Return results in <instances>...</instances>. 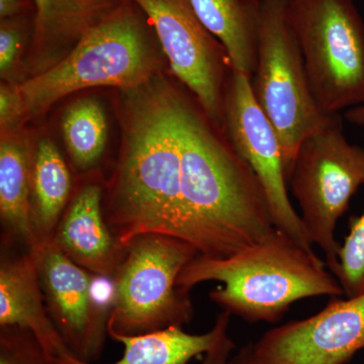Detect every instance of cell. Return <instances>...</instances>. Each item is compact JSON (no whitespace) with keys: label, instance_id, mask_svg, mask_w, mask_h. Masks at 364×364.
<instances>
[{"label":"cell","instance_id":"cell-1","mask_svg":"<svg viewBox=\"0 0 364 364\" xmlns=\"http://www.w3.org/2000/svg\"><path fill=\"white\" fill-rule=\"evenodd\" d=\"M176 111L184 241L223 259L272 236L262 186L224 127L179 87Z\"/></svg>","mask_w":364,"mask_h":364},{"label":"cell","instance_id":"cell-2","mask_svg":"<svg viewBox=\"0 0 364 364\" xmlns=\"http://www.w3.org/2000/svg\"><path fill=\"white\" fill-rule=\"evenodd\" d=\"M124 91L123 146L107 193L105 221L122 249L144 234L184 241L178 87L160 73Z\"/></svg>","mask_w":364,"mask_h":364},{"label":"cell","instance_id":"cell-3","mask_svg":"<svg viewBox=\"0 0 364 364\" xmlns=\"http://www.w3.org/2000/svg\"><path fill=\"white\" fill-rule=\"evenodd\" d=\"M315 252L277 230L272 236L223 259L198 255L182 269L177 287L189 294L220 282L210 299L249 323H275L291 304L313 296H344L338 279Z\"/></svg>","mask_w":364,"mask_h":364},{"label":"cell","instance_id":"cell-4","mask_svg":"<svg viewBox=\"0 0 364 364\" xmlns=\"http://www.w3.org/2000/svg\"><path fill=\"white\" fill-rule=\"evenodd\" d=\"M157 44L145 14L124 0L58 63L18 85L26 119L76 91L100 86L129 90L148 82L162 69Z\"/></svg>","mask_w":364,"mask_h":364},{"label":"cell","instance_id":"cell-5","mask_svg":"<svg viewBox=\"0 0 364 364\" xmlns=\"http://www.w3.org/2000/svg\"><path fill=\"white\" fill-rule=\"evenodd\" d=\"M287 23L326 114L364 105V21L352 0H289Z\"/></svg>","mask_w":364,"mask_h":364},{"label":"cell","instance_id":"cell-6","mask_svg":"<svg viewBox=\"0 0 364 364\" xmlns=\"http://www.w3.org/2000/svg\"><path fill=\"white\" fill-rule=\"evenodd\" d=\"M198 255L188 242L167 235L133 239L112 277L114 301L107 333L135 336L188 324L193 306L177 279Z\"/></svg>","mask_w":364,"mask_h":364},{"label":"cell","instance_id":"cell-7","mask_svg":"<svg viewBox=\"0 0 364 364\" xmlns=\"http://www.w3.org/2000/svg\"><path fill=\"white\" fill-rule=\"evenodd\" d=\"M289 182L306 236L323 251L336 277L340 245L335 230L352 196L364 186V148L347 140L339 114L299 145Z\"/></svg>","mask_w":364,"mask_h":364},{"label":"cell","instance_id":"cell-8","mask_svg":"<svg viewBox=\"0 0 364 364\" xmlns=\"http://www.w3.org/2000/svg\"><path fill=\"white\" fill-rule=\"evenodd\" d=\"M289 0H261L257 60L251 90L279 136L287 181L299 145L333 114L314 97L298 43L287 23Z\"/></svg>","mask_w":364,"mask_h":364},{"label":"cell","instance_id":"cell-9","mask_svg":"<svg viewBox=\"0 0 364 364\" xmlns=\"http://www.w3.org/2000/svg\"><path fill=\"white\" fill-rule=\"evenodd\" d=\"M147 16L172 73L213 121L224 127L225 95L233 70L224 46L196 16L191 0H131Z\"/></svg>","mask_w":364,"mask_h":364},{"label":"cell","instance_id":"cell-10","mask_svg":"<svg viewBox=\"0 0 364 364\" xmlns=\"http://www.w3.org/2000/svg\"><path fill=\"white\" fill-rule=\"evenodd\" d=\"M224 128L239 154L257 176L272 223L279 231L314 252L301 217L291 205L279 136L251 90V78L232 70L224 104Z\"/></svg>","mask_w":364,"mask_h":364},{"label":"cell","instance_id":"cell-11","mask_svg":"<svg viewBox=\"0 0 364 364\" xmlns=\"http://www.w3.org/2000/svg\"><path fill=\"white\" fill-rule=\"evenodd\" d=\"M364 349V294L333 296L312 317L273 328L250 344L253 364H344Z\"/></svg>","mask_w":364,"mask_h":364},{"label":"cell","instance_id":"cell-12","mask_svg":"<svg viewBox=\"0 0 364 364\" xmlns=\"http://www.w3.org/2000/svg\"><path fill=\"white\" fill-rule=\"evenodd\" d=\"M41 286L48 311L71 351L91 363L102 353L111 313L97 305L95 275L74 262L55 237L36 244Z\"/></svg>","mask_w":364,"mask_h":364},{"label":"cell","instance_id":"cell-13","mask_svg":"<svg viewBox=\"0 0 364 364\" xmlns=\"http://www.w3.org/2000/svg\"><path fill=\"white\" fill-rule=\"evenodd\" d=\"M55 240L74 262L93 275L114 277L124 256L105 221L102 189L88 183L67 205Z\"/></svg>","mask_w":364,"mask_h":364},{"label":"cell","instance_id":"cell-14","mask_svg":"<svg viewBox=\"0 0 364 364\" xmlns=\"http://www.w3.org/2000/svg\"><path fill=\"white\" fill-rule=\"evenodd\" d=\"M32 333L46 353L61 359L74 354L45 308L37 257L33 249L0 267V328ZM75 355V354H74Z\"/></svg>","mask_w":364,"mask_h":364},{"label":"cell","instance_id":"cell-15","mask_svg":"<svg viewBox=\"0 0 364 364\" xmlns=\"http://www.w3.org/2000/svg\"><path fill=\"white\" fill-rule=\"evenodd\" d=\"M33 33L28 69L31 76L58 63L124 0H33Z\"/></svg>","mask_w":364,"mask_h":364},{"label":"cell","instance_id":"cell-16","mask_svg":"<svg viewBox=\"0 0 364 364\" xmlns=\"http://www.w3.org/2000/svg\"><path fill=\"white\" fill-rule=\"evenodd\" d=\"M231 316L228 311H223L217 316L212 329L203 334H189L181 327L135 336L107 333L124 346L123 356L112 364H188L196 356L210 350L228 332ZM58 360L60 364H92L74 354Z\"/></svg>","mask_w":364,"mask_h":364},{"label":"cell","instance_id":"cell-17","mask_svg":"<svg viewBox=\"0 0 364 364\" xmlns=\"http://www.w3.org/2000/svg\"><path fill=\"white\" fill-rule=\"evenodd\" d=\"M205 28L228 53L235 70L252 77L257 60L261 0H191Z\"/></svg>","mask_w":364,"mask_h":364},{"label":"cell","instance_id":"cell-18","mask_svg":"<svg viewBox=\"0 0 364 364\" xmlns=\"http://www.w3.org/2000/svg\"><path fill=\"white\" fill-rule=\"evenodd\" d=\"M32 161L28 140L18 129L1 133L0 215L4 226L28 249L36 244L31 203Z\"/></svg>","mask_w":364,"mask_h":364},{"label":"cell","instance_id":"cell-19","mask_svg":"<svg viewBox=\"0 0 364 364\" xmlns=\"http://www.w3.org/2000/svg\"><path fill=\"white\" fill-rule=\"evenodd\" d=\"M31 188L33 229L37 244L54 237L68 205L72 188L65 160L49 139H42L33 151Z\"/></svg>","mask_w":364,"mask_h":364},{"label":"cell","instance_id":"cell-20","mask_svg":"<svg viewBox=\"0 0 364 364\" xmlns=\"http://www.w3.org/2000/svg\"><path fill=\"white\" fill-rule=\"evenodd\" d=\"M62 133L74 166L81 171L92 168L107 144V124L102 105L93 100L72 105L62 119Z\"/></svg>","mask_w":364,"mask_h":364},{"label":"cell","instance_id":"cell-21","mask_svg":"<svg viewBox=\"0 0 364 364\" xmlns=\"http://www.w3.org/2000/svg\"><path fill=\"white\" fill-rule=\"evenodd\" d=\"M336 277L346 298L364 294V210L349 221V233L340 245Z\"/></svg>","mask_w":364,"mask_h":364},{"label":"cell","instance_id":"cell-22","mask_svg":"<svg viewBox=\"0 0 364 364\" xmlns=\"http://www.w3.org/2000/svg\"><path fill=\"white\" fill-rule=\"evenodd\" d=\"M33 16L9 18L0 23V75L4 82L20 85L21 54L28 40L32 41Z\"/></svg>","mask_w":364,"mask_h":364},{"label":"cell","instance_id":"cell-23","mask_svg":"<svg viewBox=\"0 0 364 364\" xmlns=\"http://www.w3.org/2000/svg\"><path fill=\"white\" fill-rule=\"evenodd\" d=\"M0 364H60L46 353L32 333L18 327L1 328Z\"/></svg>","mask_w":364,"mask_h":364},{"label":"cell","instance_id":"cell-24","mask_svg":"<svg viewBox=\"0 0 364 364\" xmlns=\"http://www.w3.org/2000/svg\"><path fill=\"white\" fill-rule=\"evenodd\" d=\"M26 119L25 100L18 85L2 82L0 86V129L1 133L20 128Z\"/></svg>","mask_w":364,"mask_h":364},{"label":"cell","instance_id":"cell-25","mask_svg":"<svg viewBox=\"0 0 364 364\" xmlns=\"http://www.w3.org/2000/svg\"><path fill=\"white\" fill-rule=\"evenodd\" d=\"M234 349L233 340L229 336V333L226 332L223 334L215 346L205 353V358L200 364H228Z\"/></svg>","mask_w":364,"mask_h":364},{"label":"cell","instance_id":"cell-26","mask_svg":"<svg viewBox=\"0 0 364 364\" xmlns=\"http://www.w3.org/2000/svg\"><path fill=\"white\" fill-rule=\"evenodd\" d=\"M28 16H35L33 0H0L1 21Z\"/></svg>","mask_w":364,"mask_h":364},{"label":"cell","instance_id":"cell-27","mask_svg":"<svg viewBox=\"0 0 364 364\" xmlns=\"http://www.w3.org/2000/svg\"><path fill=\"white\" fill-rule=\"evenodd\" d=\"M228 364H253L250 355V344L242 347L234 356L228 361Z\"/></svg>","mask_w":364,"mask_h":364},{"label":"cell","instance_id":"cell-28","mask_svg":"<svg viewBox=\"0 0 364 364\" xmlns=\"http://www.w3.org/2000/svg\"><path fill=\"white\" fill-rule=\"evenodd\" d=\"M345 117L349 123L364 126V105L348 109Z\"/></svg>","mask_w":364,"mask_h":364}]
</instances>
